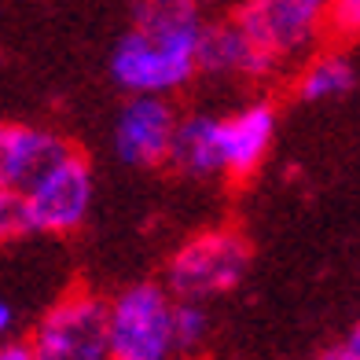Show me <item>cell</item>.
I'll return each instance as SVG.
<instances>
[{"label":"cell","mask_w":360,"mask_h":360,"mask_svg":"<svg viewBox=\"0 0 360 360\" xmlns=\"http://www.w3.org/2000/svg\"><path fill=\"white\" fill-rule=\"evenodd\" d=\"M74 151L67 136L41 125H0V191L22 195Z\"/></svg>","instance_id":"obj_8"},{"label":"cell","mask_w":360,"mask_h":360,"mask_svg":"<svg viewBox=\"0 0 360 360\" xmlns=\"http://www.w3.org/2000/svg\"><path fill=\"white\" fill-rule=\"evenodd\" d=\"M0 360H34L26 338H4L0 342Z\"/></svg>","instance_id":"obj_18"},{"label":"cell","mask_w":360,"mask_h":360,"mask_svg":"<svg viewBox=\"0 0 360 360\" xmlns=\"http://www.w3.org/2000/svg\"><path fill=\"white\" fill-rule=\"evenodd\" d=\"M316 360H360V335L349 331V338L335 342V346H327Z\"/></svg>","instance_id":"obj_17"},{"label":"cell","mask_w":360,"mask_h":360,"mask_svg":"<svg viewBox=\"0 0 360 360\" xmlns=\"http://www.w3.org/2000/svg\"><path fill=\"white\" fill-rule=\"evenodd\" d=\"M26 342L34 360H110L107 302L85 287L63 294Z\"/></svg>","instance_id":"obj_4"},{"label":"cell","mask_w":360,"mask_h":360,"mask_svg":"<svg viewBox=\"0 0 360 360\" xmlns=\"http://www.w3.org/2000/svg\"><path fill=\"white\" fill-rule=\"evenodd\" d=\"M110 360H173V294L162 283H133L107 302Z\"/></svg>","instance_id":"obj_2"},{"label":"cell","mask_w":360,"mask_h":360,"mask_svg":"<svg viewBox=\"0 0 360 360\" xmlns=\"http://www.w3.org/2000/svg\"><path fill=\"white\" fill-rule=\"evenodd\" d=\"M169 162L188 176H221V118L214 114L176 118Z\"/></svg>","instance_id":"obj_11"},{"label":"cell","mask_w":360,"mask_h":360,"mask_svg":"<svg viewBox=\"0 0 360 360\" xmlns=\"http://www.w3.org/2000/svg\"><path fill=\"white\" fill-rule=\"evenodd\" d=\"M250 269V243L236 228H210L191 236L184 247L169 257V283L166 290L176 302H202L217 298L243 283Z\"/></svg>","instance_id":"obj_3"},{"label":"cell","mask_w":360,"mask_h":360,"mask_svg":"<svg viewBox=\"0 0 360 360\" xmlns=\"http://www.w3.org/2000/svg\"><path fill=\"white\" fill-rule=\"evenodd\" d=\"M199 30L184 34H140L129 30L110 56L114 85L129 96H162L184 89L199 74Z\"/></svg>","instance_id":"obj_1"},{"label":"cell","mask_w":360,"mask_h":360,"mask_svg":"<svg viewBox=\"0 0 360 360\" xmlns=\"http://www.w3.org/2000/svg\"><path fill=\"white\" fill-rule=\"evenodd\" d=\"M210 335V313L202 302H176L173 298V353H195L202 349Z\"/></svg>","instance_id":"obj_14"},{"label":"cell","mask_w":360,"mask_h":360,"mask_svg":"<svg viewBox=\"0 0 360 360\" xmlns=\"http://www.w3.org/2000/svg\"><path fill=\"white\" fill-rule=\"evenodd\" d=\"M360 30V0H327L323 8V34L335 41H353Z\"/></svg>","instance_id":"obj_15"},{"label":"cell","mask_w":360,"mask_h":360,"mask_svg":"<svg viewBox=\"0 0 360 360\" xmlns=\"http://www.w3.org/2000/svg\"><path fill=\"white\" fill-rule=\"evenodd\" d=\"M176 118L180 114L162 96H129L125 107L118 110V122H114V155L136 169L166 166Z\"/></svg>","instance_id":"obj_7"},{"label":"cell","mask_w":360,"mask_h":360,"mask_svg":"<svg viewBox=\"0 0 360 360\" xmlns=\"http://www.w3.org/2000/svg\"><path fill=\"white\" fill-rule=\"evenodd\" d=\"M22 232H26V221H22L19 195L0 191V239H11V236H22Z\"/></svg>","instance_id":"obj_16"},{"label":"cell","mask_w":360,"mask_h":360,"mask_svg":"<svg viewBox=\"0 0 360 360\" xmlns=\"http://www.w3.org/2000/svg\"><path fill=\"white\" fill-rule=\"evenodd\" d=\"M276 67H280V63L269 59L236 22L202 26L199 70H206V74H236V77H269Z\"/></svg>","instance_id":"obj_10"},{"label":"cell","mask_w":360,"mask_h":360,"mask_svg":"<svg viewBox=\"0 0 360 360\" xmlns=\"http://www.w3.org/2000/svg\"><path fill=\"white\" fill-rule=\"evenodd\" d=\"M11 323H15L11 305H8V302H0V342H4V338L11 335Z\"/></svg>","instance_id":"obj_19"},{"label":"cell","mask_w":360,"mask_h":360,"mask_svg":"<svg viewBox=\"0 0 360 360\" xmlns=\"http://www.w3.org/2000/svg\"><path fill=\"white\" fill-rule=\"evenodd\" d=\"M232 22L276 63L309 52L323 37V15L298 0H247Z\"/></svg>","instance_id":"obj_6"},{"label":"cell","mask_w":360,"mask_h":360,"mask_svg":"<svg viewBox=\"0 0 360 360\" xmlns=\"http://www.w3.org/2000/svg\"><path fill=\"white\" fill-rule=\"evenodd\" d=\"M298 4H305L309 11H316V15H323V8H327V0H298Z\"/></svg>","instance_id":"obj_20"},{"label":"cell","mask_w":360,"mask_h":360,"mask_svg":"<svg viewBox=\"0 0 360 360\" xmlns=\"http://www.w3.org/2000/svg\"><path fill=\"white\" fill-rule=\"evenodd\" d=\"M92 195H96L92 166L74 147L52 173L44 180H37V184L19 199L26 232H41V236L77 232V228L85 224L89 210H92Z\"/></svg>","instance_id":"obj_5"},{"label":"cell","mask_w":360,"mask_h":360,"mask_svg":"<svg viewBox=\"0 0 360 360\" xmlns=\"http://www.w3.org/2000/svg\"><path fill=\"white\" fill-rule=\"evenodd\" d=\"M199 26V0H133V30L140 34H184Z\"/></svg>","instance_id":"obj_13"},{"label":"cell","mask_w":360,"mask_h":360,"mask_svg":"<svg viewBox=\"0 0 360 360\" xmlns=\"http://www.w3.org/2000/svg\"><path fill=\"white\" fill-rule=\"evenodd\" d=\"M356 89V63L346 52H320L305 63V70L298 77V96L309 103L320 100H338Z\"/></svg>","instance_id":"obj_12"},{"label":"cell","mask_w":360,"mask_h":360,"mask_svg":"<svg viewBox=\"0 0 360 360\" xmlns=\"http://www.w3.org/2000/svg\"><path fill=\"white\" fill-rule=\"evenodd\" d=\"M276 140V107L257 100L221 118V176L247 180L261 169Z\"/></svg>","instance_id":"obj_9"}]
</instances>
